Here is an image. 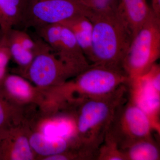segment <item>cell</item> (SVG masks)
I'll use <instances>...</instances> for the list:
<instances>
[{
	"instance_id": "cell-1",
	"label": "cell",
	"mask_w": 160,
	"mask_h": 160,
	"mask_svg": "<svg viewBox=\"0 0 160 160\" xmlns=\"http://www.w3.org/2000/svg\"><path fill=\"white\" fill-rule=\"evenodd\" d=\"M127 85L121 86L110 94L86 98L74 104L78 105L74 116L75 140L79 148L91 160H96L108 127L116 112L126 101Z\"/></svg>"
},
{
	"instance_id": "cell-2",
	"label": "cell",
	"mask_w": 160,
	"mask_h": 160,
	"mask_svg": "<svg viewBox=\"0 0 160 160\" xmlns=\"http://www.w3.org/2000/svg\"><path fill=\"white\" fill-rule=\"evenodd\" d=\"M92 25L90 65L121 69L132 39L127 24L118 10L98 13L90 11Z\"/></svg>"
},
{
	"instance_id": "cell-3",
	"label": "cell",
	"mask_w": 160,
	"mask_h": 160,
	"mask_svg": "<svg viewBox=\"0 0 160 160\" xmlns=\"http://www.w3.org/2000/svg\"><path fill=\"white\" fill-rule=\"evenodd\" d=\"M129 82V78L123 70L90 65L74 79L55 86L52 92L60 101L72 103L110 94Z\"/></svg>"
},
{
	"instance_id": "cell-4",
	"label": "cell",
	"mask_w": 160,
	"mask_h": 160,
	"mask_svg": "<svg viewBox=\"0 0 160 160\" xmlns=\"http://www.w3.org/2000/svg\"><path fill=\"white\" fill-rule=\"evenodd\" d=\"M160 56V18L152 12L133 38L122 66L129 78L134 79L146 73Z\"/></svg>"
},
{
	"instance_id": "cell-5",
	"label": "cell",
	"mask_w": 160,
	"mask_h": 160,
	"mask_svg": "<svg viewBox=\"0 0 160 160\" xmlns=\"http://www.w3.org/2000/svg\"><path fill=\"white\" fill-rule=\"evenodd\" d=\"M35 38L34 58L28 68L19 75L44 90L61 85L78 75L61 61L41 38L38 36Z\"/></svg>"
},
{
	"instance_id": "cell-6",
	"label": "cell",
	"mask_w": 160,
	"mask_h": 160,
	"mask_svg": "<svg viewBox=\"0 0 160 160\" xmlns=\"http://www.w3.org/2000/svg\"><path fill=\"white\" fill-rule=\"evenodd\" d=\"M153 131L149 116L129 99L117 110L106 133L123 150L138 140L152 138Z\"/></svg>"
},
{
	"instance_id": "cell-7",
	"label": "cell",
	"mask_w": 160,
	"mask_h": 160,
	"mask_svg": "<svg viewBox=\"0 0 160 160\" xmlns=\"http://www.w3.org/2000/svg\"><path fill=\"white\" fill-rule=\"evenodd\" d=\"M89 12L80 0H27L22 26L36 29L46 25L61 24L79 15L88 16Z\"/></svg>"
},
{
	"instance_id": "cell-8",
	"label": "cell",
	"mask_w": 160,
	"mask_h": 160,
	"mask_svg": "<svg viewBox=\"0 0 160 160\" xmlns=\"http://www.w3.org/2000/svg\"><path fill=\"white\" fill-rule=\"evenodd\" d=\"M36 31L55 54L78 74L90 66L74 36L65 26L52 24L38 28Z\"/></svg>"
},
{
	"instance_id": "cell-9",
	"label": "cell",
	"mask_w": 160,
	"mask_h": 160,
	"mask_svg": "<svg viewBox=\"0 0 160 160\" xmlns=\"http://www.w3.org/2000/svg\"><path fill=\"white\" fill-rule=\"evenodd\" d=\"M0 92L10 102L20 107L32 103L41 105L46 102L45 90L17 73L7 74Z\"/></svg>"
},
{
	"instance_id": "cell-10",
	"label": "cell",
	"mask_w": 160,
	"mask_h": 160,
	"mask_svg": "<svg viewBox=\"0 0 160 160\" xmlns=\"http://www.w3.org/2000/svg\"><path fill=\"white\" fill-rule=\"evenodd\" d=\"M22 126L21 124L14 125L0 131V160H32L36 158L29 144L28 129Z\"/></svg>"
},
{
	"instance_id": "cell-11",
	"label": "cell",
	"mask_w": 160,
	"mask_h": 160,
	"mask_svg": "<svg viewBox=\"0 0 160 160\" xmlns=\"http://www.w3.org/2000/svg\"><path fill=\"white\" fill-rule=\"evenodd\" d=\"M129 99L149 116L155 130L160 134V92L155 90L144 75L129 80Z\"/></svg>"
},
{
	"instance_id": "cell-12",
	"label": "cell",
	"mask_w": 160,
	"mask_h": 160,
	"mask_svg": "<svg viewBox=\"0 0 160 160\" xmlns=\"http://www.w3.org/2000/svg\"><path fill=\"white\" fill-rule=\"evenodd\" d=\"M29 144L36 155L44 158L75 150L77 148L74 139L47 136L38 131L28 129Z\"/></svg>"
},
{
	"instance_id": "cell-13",
	"label": "cell",
	"mask_w": 160,
	"mask_h": 160,
	"mask_svg": "<svg viewBox=\"0 0 160 160\" xmlns=\"http://www.w3.org/2000/svg\"><path fill=\"white\" fill-rule=\"evenodd\" d=\"M118 12L126 22L133 38L152 10L147 0H119Z\"/></svg>"
},
{
	"instance_id": "cell-14",
	"label": "cell",
	"mask_w": 160,
	"mask_h": 160,
	"mask_svg": "<svg viewBox=\"0 0 160 160\" xmlns=\"http://www.w3.org/2000/svg\"><path fill=\"white\" fill-rule=\"evenodd\" d=\"M60 24L71 32L89 63L92 55V25L88 16H75Z\"/></svg>"
},
{
	"instance_id": "cell-15",
	"label": "cell",
	"mask_w": 160,
	"mask_h": 160,
	"mask_svg": "<svg viewBox=\"0 0 160 160\" xmlns=\"http://www.w3.org/2000/svg\"><path fill=\"white\" fill-rule=\"evenodd\" d=\"M27 0H0V32L7 34L13 28L22 26Z\"/></svg>"
},
{
	"instance_id": "cell-16",
	"label": "cell",
	"mask_w": 160,
	"mask_h": 160,
	"mask_svg": "<svg viewBox=\"0 0 160 160\" xmlns=\"http://www.w3.org/2000/svg\"><path fill=\"white\" fill-rule=\"evenodd\" d=\"M39 126L41 133L52 138L75 139V123L73 117L60 116L49 118L43 121Z\"/></svg>"
},
{
	"instance_id": "cell-17",
	"label": "cell",
	"mask_w": 160,
	"mask_h": 160,
	"mask_svg": "<svg viewBox=\"0 0 160 160\" xmlns=\"http://www.w3.org/2000/svg\"><path fill=\"white\" fill-rule=\"evenodd\" d=\"M126 160H159V148L153 138L136 141L123 150Z\"/></svg>"
},
{
	"instance_id": "cell-18",
	"label": "cell",
	"mask_w": 160,
	"mask_h": 160,
	"mask_svg": "<svg viewBox=\"0 0 160 160\" xmlns=\"http://www.w3.org/2000/svg\"><path fill=\"white\" fill-rule=\"evenodd\" d=\"M20 106L9 102L0 92V131L22 122Z\"/></svg>"
},
{
	"instance_id": "cell-19",
	"label": "cell",
	"mask_w": 160,
	"mask_h": 160,
	"mask_svg": "<svg viewBox=\"0 0 160 160\" xmlns=\"http://www.w3.org/2000/svg\"><path fill=\"white\" fill-rule=\"evenodd\" d=\"M7 35L11 59L17 64V73H22L29 67L34 57V52L24 48L17 41Z\"/></svg>"
},
{
	"instance_id": "cell-20",
	"label": "cell",
	"mask_w": 160,
	"mask_h": 160,
	"mask_svg": "<svg viewBox=\"0 0 160 160\" xmlns=\"http://www.w3.org/2000/svg\"><path fill=\"white\" fill-rule=\"evenodd\" d=\"M96 160H126L124 152L120 149L116 142L106 133L98 150Z\"/></svg>"
},
{
	"instance_id": "cell-21",
	"label": "cell",
	"mask_w": 160,
	"mask_h": 160,
	"mask_svg": "<svg viewBox=\"0 0 160 160\" xmlns=\"http://www.w3.org/2000/svg\"><path fill=\"white\" fill-rule=\"evenodd\" d=\"M86 8L93 12L108 13L117 10L119 0H80Z\"/></svg>"
},
{
	"instance_id": "cell-22",
	"label": "cell",
	"mask_w": 160,
	"mask_h": 160,
	"mask_svg": "<svg viewBox=\"0 0 160 160\" xmlns=\"http://www.w3.org/2000/svg\"><path fill=\"white\" fill-rule=\"evenodd\" d=\"M11 59L6 35H2L0 38V90L7 72V66Z\"/></svg>"
},
{
	"instance_id": "cell-23",
	"label": "cell",
	"mask_w": 160,
	"mask_h": 160,
	"mask_svg": "<svg viewBox=\"0 0 160 160\" xmlns=\"http://www.w3.org/2000/svg\"><path fill=\"white\" fill-rule=\"evenodd\" d=\"M9 36L17 41L22 46L28 50L34 52L37 47V41L26 31L13 28L7 33Z\"/></svg>"
}]
</instances>
